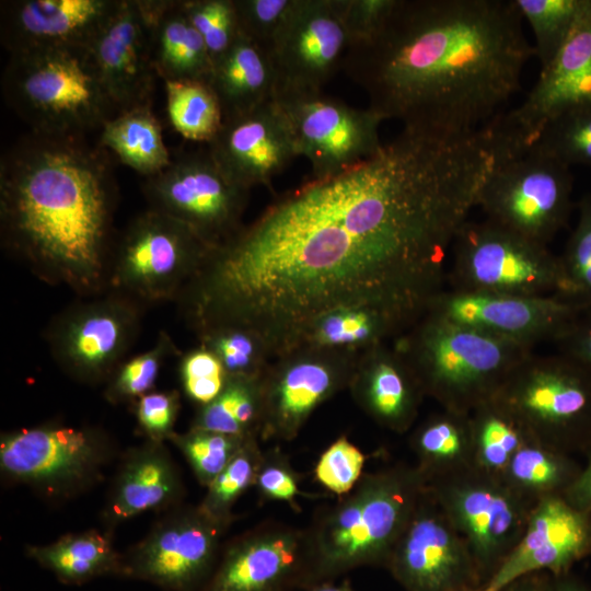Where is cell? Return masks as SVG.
<instances>
[{"instance_id": "obj_48", "label": "cell", "mask_w": 591, "mask_h": 591, "mask_svg": "<svg viewBox=\"0 0 591 591\" xmlns=\"http://www.w3.org/2000/svg\"><path fill=\"white\" fill-rule=\"evenodd\" d=\"M364 453L346 436L337 438L320 455L316 480L338 497L349 494L363 476Z\"/></svg>"}, {"instance_id": "obj_6", "label": "cell", "mask_w": 591, "mask_h": 591, "mask_svg": "<svg viewBox=\"0 0 591 591\" xmlns=\"http://www.w3.org/2000/svg\"><path fill=\"white\" fill-rule=\"evenodd\" d=\"M1 86L8 105L38 135L84 137L117 115L88 46L10 55Z\"/></svg>"}, {"instance_id": "obj_57", "label": "cell", "mask_w": 591, "mask_h": 591, "mask_svg": "<svg viewBox=\"0 0 591 591\" xmlns=\"http://www.w3.org/2000/svg\"><path fill=\"white\" fill-rule=\"evenodd\" d=\"M305 591H355L348 580L335 583L333 580H325L314 583Z\"/></svg>"}, {"instance_id": "obj_32", "label": "cell", "mask_w": 591, "mask_h": 591, "mask_svg": "<svg viewBox=\"0 0 591 591\" xmlns=\"http://www.w3.org/2000/svg\"><path fill=\"white\" fill-rule=\"evenodd\" d=\"M409 447L428 483L474 466L470 414L443 409L412 432Z\"/></svg>"}, {"instance_id": "obj_50", "label": "cell", "mask_w": 591, "mask_h": 591, "mask_svg": "<svg viewBox=\"0 0 591 591\" xmlns=\"http://www.w3.org/2000/svg\"><path fill=\"white\" fill-rule=\"evenodd\" d=\"M294 0H234L239 31L269 54Z\"/></svg>"}, {"instance_id": "obj_40", "label": "cell", "mask_w": 591, "mask_h": 591, "mask_svg": "<svg viewBox=\"0 0 591 591\" xmlns=\"http://www.w3.org/2000/svg\"><path fill=\"white\" fill-rule=\"evenodd\" d=\"M534 35L535 57L541 69L557 55L587 0H513Z\"/></svg>"}, {"instance_id": "obj_33", "label": "cell", "mask_w": 591, "mask_h": 591, "mask_svg": "<svg viewBox=\"0 0 591 591\" xmlns=\"http://www.w3.org/2000/svg\"><path fill=\"white\" fill-rule=\"evenodd\" d=\"M404 329H409L404 321L380 309H339L314 320L302 334L297 348L309 346L360 355Z\"/></svg>"}, {"instance_id": "obj_12", "label": "cell", "mask_w": 591, "mask_h": 591, "mask_svg": "<svg viewBox=\"0 0 591 591\" xmlns=\"http://www.w3.org/2000/svg\"><path fill=\"white\" fill-rule=\"evenodd\" d=\"M142 188L150 209L186 224L212 248L242 229L251 190L230 178L208 148L172 154Z\"/></svg>"}, {"instance_id": "obj_43", "label": "cell", "mask_w": 591, "mask_h": 591, "mask_svg": "<svg viewBox=\"0 0 591 591\" xmlns=\"http://www.w3.org/2000/svg\"><path fill=\"white\" fill-rule=\"evenodd\" d=\"M175 352L172 338L161 332L150 349L124 360L115 369L105 389L106 399L113 404L135 403L153 391L165 359Z\"/></svg>"}, {"instance_id": "obj_18", "label": "cell", "mask_w": 591, "mask_h": 591, "mask_svg": "<svg viewBox=\"0 0 591 591\" xmlns=\"http://www.w3.org/2000/svg\"><path fill=\"white\" fill-rule=\"evenodd\" d=\"M227 529L199 506L176 509L124 556V576L170 591H201L218 564Z\"/></svg>"}, {"instance_id": "obj_52", "label": "cell", "mask_w": 591, "mask_h": 591, "mask_svg": "<svg viewBox=\"0 0 591 591\" xmlns=\"http://www.w3.org/2000/svg\"><path fill=\"white\" fill-rule=\"evenodd\" d=\"M396 3L397 0H344V23L349 44L375 34Z\"/></svg>"}, {"instance_id": "obj_3", "label": "cell", "mask_w": 591, "mask_h": 591, "mask_svg": "<svg viewBox=\"0 0 591 591\" xmlns=\"http://www.w3.org/2000/svg\"><path fill=\"white\" fill-rule=\"evenodd\" d=\"M104 148L31 132L0 161L2 243L47 282L104 292L117 188Z\"/></svg>"}, {"instance_id": "obj_49", "label": "cell", "mask_w": 591, "mask_h": 591, "mask_svg": "<svg viewBox=\"0 0 591 591\" xmlns=\"http://www.w3.org/2000/svg\"><path fill=\"white\" fill-rule=\"evenodd\" d=\"M301 475L292 467L288 456L279 449L263 452L254 487L263 501H280L294 510H300L298 497Z\"/></svg>"}, {"instance_id": "obj_20", "label": "cell", "mask_w": 591, "mask_h": 591, "mask_svg": "<svg viewBox=\"0 0 591 591\" xmlns=\"http://www.w3.org/2000/svg\"><path fill=\"white\" fill-rule=\"evenodd\" d=\"M591 103V0H587L564 45L524 101L487 127L505 149L519 152L541 126L569 108Z\"/></svg>"}, {"instance_id": "obj_19", "label": "cell", "mask_w": 591, "mask_h": 591, "mask_svg": "<svg viewBox=\"0 0 591 591\" xmlns=\"http://www.w3.org/2000/svg\"><path fill=\"white\" fill-rule=\"evenodd\" d=\"M313 583L308 530L265 521L225 546L201 591H292Z\"/></svg>"}, {"instance_id": "obj_10", "label": "cell", "mask_w": 591, "mask_h": 591, "mask_svg": "<svg viewBox=\"0 0 591 591\" xmlns=\"http://www.w3.org/2000/svg\"><path fill=\"white\" fill-rule=\"evenodd\" d=\"M570 169L531 149L508 154L484 184L477 206L486 220L547 245L572 212Z\"/></svg>"}, {"instance_id": "obj_16", "label": "cell", "mask_w": 591, "mask_h": 591, "mask_svg": "<svg viewBox=\"0 0 591 591\" xmlns=\"http://www.w3.org/2000/svg\"><path fill=\"white\" fill-rule=\"evenodd\" d=\"M359 354L302 346L271 360L262 375L260 440L291 441L312 413L348 389Z\"/></svg>"}, {"instance_id": "obj_2", "label": "cell", "mask_w": 591, "mask_h": 591, "mask_svg": "<svg viewBox=\"0 0 591 591\" xmlns=\"http://www.w3.org/2000/svg\"><path fill=\"white\" fill-rule=\"evenodd\" d=\"M522 21L513 0H397L375 34L348 45L340 70L383 119L472 135L505 113L535 57Z\"/></svg>"}, {"instance_id": "obj_44", "label": "cell", "mask_w": 591, "mask_h": 591, "mask_svg": "<svg viewBox=\"0 0 591 591\" xmlns=\"http://www.w3.org/2000/svg\"><path fill=\"white\" fill-rule=\"evenodd\" d=\"M578 220L559 256L565 288L560 297L583 310L591 309V193L577 204Z\"/></svg>"}, {"instance_id": "obj_41", "label": "cell", "mask_w": 591, "mask_h": 591, "mask_svg": "<svg viewBox=\"0 0 591 591\" xmlns=\"http://www.w3.org/2000/svg\"><path fill=\"white\" fill-rule=\"evenodd\" d=\"M260 439L246 441L222 472L206 487L207 493L198 505L215 521L227 528L233 521V507L239 498L254 487L263 457Z\"/></svg>"}, {"instance_id": "obj_1", "label": "cell", "mask_w": 591, "mask_h": 591, "mask_svg": "<svg viewBox=\"0 0 591 591\" xmlns=\"http://www.w3.org/2000/svg\"><path fill=\"white\" fill-rule=\"evenodd\" d=\"M498 162L485 131L403 128L359 163L277 196L211 250L182 312L197 334L254 332L273 359L339 309H380L410 328L443 290L449 251Z\"/></svg>"}, {"instance_id": "obj_35", "label": "cell", "mask_w": 591, "mask_h": 591, "mask_svg": "<svg viewBox=\"0 0 591 591\" xmlns=\"http://www.w3.org/2000/svg\"><path fill=\"white\" fill-rule=\"evenodd\" d=\"M580 470L571 454L528 438L510 460L502 478L513 490L537 502L563 495Z\"/></svg>"}, {"instance_id": "obj_54", "label": "cell", "mask_w": 591, "mask_h": 591, "mask_svg": "<svg viewBox=\"0 0 591 591\" xmlns=\"http://www.w3.org/2000/svg\"><path fill=\"white\" fill-rule=\"evenodd\" d=\"M586 464L563 494L564 498L578 511H580L591 524V443L584 450Z\"/></svg>"}, {"instance_id": "obj_5", "label": "cell", "mask_w": 591, "mask_h": 591, "mask_svg": "<svg viewBox=\"0 0 591 591\" xmlns=\"http://www.w3.org/2000/svg\"><path fill=\"white\" fill-rule=\"evenodd\" d=\"M426 396L471 414L491 399L533 347L425 313L395 346Z\"/></svg>"}, {"instance_id": "obj_36", "label": "cell", "mask_w": 591, "mask_h": 591, "mask_svg": "<svg viewBox=\"0 0 591 591\" xmlns=\"http://www.w3.org/2000/svg\"><path fill=\"white\" fill-rule=\"evenodd\" d=\"M263 410L262 376H230L220 395L198 409L190 427L260 439Z\"/></svg>"}, {"instance_id": "obj_29", "label": "cell", "mask_w": 591, "mask_h": 591, "mask_svg": "<svg viewBox=\"0 0 591 591\" xmlns=\"http://www.w3.org/2000/svg\"><path fill=\"white\" fill-rule=\"evenodd\" d=\"M149 20L151 57L163 81L208 82L212 61L187 18L182 0H143Z\"/></svg>"}, {"instance_id": "obj_4", "label": "cell", "mask_w": 591, "mask_h": 591, "mask_svg": "<svg viewBox=\"0 0 591 591\" xmlns=\"http://www.w3.org/2000/svg\"><path fill=\"white\" fill-rule=\"evenodd\" d=\"M427 486L416 464L396 463L364 473L349 494L321 508L306 528L314 583L361 566L385 567Z\"/></svg>"}, {"instance_id": "obj_27", "label": "cell", "mask_w": 591, "mask_h": 591, "mask_svg": "<svg viewBox=\"0 0 591 591\" xmlns=\"http://www.w3.org/2000/svg\"><path fill=\"white\" fill-rule=\"evenodd\" d=\"M348 390L367 416L396 433L413 427L426 397L404 355L385 343L359 355Z\"/></svg>"}, {"instance_id": "obj_56", "label": "cell", "mask_w": 591, "mask_h": 591, "mask_svg": "<svg viewBox=\"0 0 591 591\" xmlns=\"http://www.w3.org/2000/svg\"><path fill=\"white\" fill-rule=\"evenodd\" d=\"M547 591H590L586 586L577 579L571 578L568 573L552 576L549 575Z\"/></svg>"}, {"instance_id": "obj_15", "label": "cell", "mask_w": 591, "mask_h": 591, "mask_svg": "<svg viewBox=\"0 0 591 591\" xmlns=\"http://www.w3.org/2000/svg\"><path fill=\"white\" fill-rule=\"evenodd\" d=\"M139 303L107 290L67 309L51 323L47 336L57 363L82 382L108 380L136 339Z\"/></svg>"}, {"instance_id": "obj_23", "label": "cell", "mask_w": 591, "mask_h": 591, "mask_svg": "<svg viewBox=\"0 0 591 591\" xmlns=\"http://www.w3.org/2000/svg\"><path fill=\"white\" fill-rule=\"evenodd\" d=\"M88 48L117 114L151 105L158 76L143 0H118Z\"/></svg>"}, {"instance_id": "obj_7", "label": "cell", "mask_w": 591, "mask_h": 591, "mask_svg": "<svg viewBox=\"0 0 591 591\" xmlns=\"http://www.w3.org/2000/svg\"><path fill=\"white\" fill-rule=\"evenodd\" d=\"M491 399L529 439L569 454L591 443V368L569 355L532 352Z\"/></svg>"}, {"instance_id": "obj_17", "label": "cell", "mask_w": 591, "mask_h": 591, "mask_svg": "<svg viewBox=\"0 0 591 591\" xmlns=\"http://www.w3.org/2000/svg\"><path fill=\"white\" fill-rule=\"evenodd\" d=\"M385 567L407 591H465L484 586L466 542L428 486Z\"/></svg>"}, {"instance_id": "obj_14", "label": "cell", "mask_w": 591, "mask_h": 591, "mask_svg": "<svg viewBox=\"0 0 591 591\" xmlns=\"http://www.w3.org/2000/svg\"><path fill=\"white\" fill-rule=\"evenodd\" d=\"M274 102L288 123L298 155L310 162L312 177L340 173L383 144L379 126L384 119L369 107H352L322 90L280 89Z\"/></svg>"}, {"instance_id": "obj_26", "label": "cell", "mask_w": 591, "mask_h": 591, "mask_svg": "<svg viewBox=\"0 0 591 591\" xmlns=\"http://www.w3.org/2000/svg\"><path fill=\"white\" fill-rule=\"evenodd\" d=\"M118 0H9L0 39L10 55L88 46Z\"/></svg>"}, {"instance_id": "obj_58", "label": "cell", "mask_w": 591, "mask_h": 591, "mask_svg": "<svg viewBox=\"0 0 591 591\" xmlns=\"http://www.w3.org/2000/svg\"><path fill=\"white\" fill-rule=\"evenodd\" d=\"M465 591H488V590H486L484 587H478V588H474V589H470Z\"/></svg>"}, {"instance_id": "obj_31", "label": "cell", "mask_w": 591, "mask_h": 591, "mask_svg": "<svg viewBox=\"0 0 591 591\" xmlns=\"http://www.w3.org/2000/svg\"><path fill=\"white\" fill-rule=\"evenodd\" d=\"M26 552L67 584L125 575L124 556L114 548L109 534L97 530L66 534L47 545L28 546Z\"/></svg>"}, {"instance_id": "obj_11", "label": "cell", "mask_w": 591, "mask_h": 591, "mask_svg": "<svg viewBox=\"0 0 591 591\" xmlns=\"http://www.w3.org/2000/svg\"><path fill=\"white\" fill-rule=\"evenodd\" d=\"M428 488L466 542L485 586L520 542L536 502L474 466Z\"/></svg>"}, {"instance_id": "obj_28", "label": "cell", "mask_w": 591, "mask_h": 591, "mask_svg": "<svg viewBox=\"0 0 591 591\" xmlns=\"http://www.w3.org/2000/svg\"><path fill=\"white\" fill-rule=\"evenodd\" d=\"M163 443L147 440L125 455L103 511L108 528L181 499V473Z\"/></svg>"}, {"instance_id": "obj_9", "label": "cell", "mask_w": 591, "mask_h": 591, "mask_svg": "<svg viewBox=\"0 0 591 591\" xmlns=\"http://www.w3.org/2000/svg\"><path fill=\"white\" fill-rule=\"evenodd\" d=\"M452 289L517 297L561 296L560 257L488 220L466 221L452 246Z\"/></svg>"}, {"instance_id": "obj_37", "label": "cell", "mask_w": 591, "mask_h": 591, "mask_svg": "<svg viewBox=\"0 0 591 591\" xmlns=\"http://www.w3.org/2000/svg\"><path fill=\"white\" fill-rule=\"evenodd\" d=\"M166 114L172 127L185 139L210 143L221 129L220 102L206 81H163Z\"/></svg>"}, {"instance_id": "obj_51", "label": "cell", "mask_w": 591, "mask_h": 591, "mask_svg": "<svg viewBox=\"0 0 591 591\" xmlns=\"http://www.w3.org/2000/svg\"><path fill=\"white\" fill-rule=\"evenodd\" d=\"M179 409L181 397L176 390L151 391L135 402L138 428L147 440L164 442L175 432Z\"/></svg>"}, {"instance_id": "obj_22", "label": "cell", "mask_w": 591, "mask_h": 591, "mask_svg": "<svg viewBox=\"0 0 591 591\" xmlns=\"http://www.w3.org/2000/svg\"><path fill=\"white\" fill-rule=\"evenodd\" d=\"M582 308L560 296L517 297L487 292L442 290L426 313L533 347L552 340Z\"/></svg>"}, {"instance_id": "obj_25", "label": "cell", "mask_w": 591, "mask_h": 591, "mask_svg": "<svg viewBox=\"0 0 591 591\" xmlns=\"http://www.w3.org/2000/svg\"><path fill=\"white\" fill-rule=\"evenodd\" d=\"M207 146L224 173L248 189L270 186L273 178L299 157L288 123L274 99L223 119L220 131Z\"/></svg>"}, {"instance_id": "obj_53", "label": "cell", "mask_w": 591, "mask_h": 591, "mask_svg": "<svg viewBox=\"0 0 591 591\" xmlns=\"http://www.w3.org/2000/svg\"><path fill=\"white\" fill-rule=\"evenodd\" d=\"M554 343L560 352L591 368V309L580 313Z\"/></svg>"}, {"instance_id": "obj_34", "label": "cell", "mask_w": 591, "mask_h": 591, "mask_svg": "<svg viewBox=\"0 0 591 591\" xmlns=\"http://www.w3.org/2000/svg\"><path fill=\"white\" fill-rule=\"evenodd\" d=\"M100 144L146 178L162 172L172 159L151 105L135 107L108 119L101 128Z\"/></svg>"}, {"instance_id": "obj_38", "label": "cell", "mask_w": 591, "mask_h": 591, "mask_svg": "<svg viewBox=\"0 0 591 591\" xmlns=\"http://www.w3.org/2000/svg\"><path fill=\"white\" fill-rule=\"evenodd\" d=\"M470 416L474 467L502 477L510 460L528 437L493 399L476 407Z\"/></svg>"}, {"instance_id": "obj_24", "label": "cell", "mask_w": 591, "mask_h": 591, "mask_svg": "<svg viewBox=\"0 0 591 591\" xmlns=\"http://www.w3.org/2000/svg\"><path fill=\"white\" fill-rule=\"evenodd\" d=\"M591 554V524L563 495L538 500L525 531L511 554L483 586L502 591L518 579L546 572L568 573L569 568Z\"/></svg>"}, {"instance_id": "obj_46", "label": "cell", "mask_w": 591, "mask_h": 591, "mask_svg": "<svg viewBox=\"0 0 591 591\" xmlns=\"http://www.w3.org/2000/svg\"><path fill=\"white\" fill-rule=\"evenodd\" d=\"M182 3L213 62L240 33L234 0H182Z\"/></svg>"}, {"instance_id": "obj_42", "label": "cell", "mask_w": 591, "mask_h": 591, "mask_svg": "<svg viewBox=\"0 0 591 591\" xmlns=\"http://www.w3.org/2000/svg\"><path fill=\"white\" fill-rule=\"evenodd\" d=\"M199 346L213 352L230 376L260 378L273 358L266 343L252 331L219 326L198 333Z\"/></svg>"}, {"instance_id": "obj_8", "label": "cell", "mask_w": 591, "mask_h": 591, "mask_svg": "<svg viewBox=\"0 0 591 591\" xmlns=\"http://www.w3.org/2000/svg\"><path fill=\"white\" fill-rule=\"evenodd\" d=\"M211 250L186 224L149 208L112 251L107 288L140 303L177 301Z\"/></svg>"}, {"instance_id": "obj_45", "label": "cell", "mask_w": 591, "mask_h": 591, "mask_svg": "<svg viewBox=\"0 0 591 591\" xmlns=\"http://www.w3.org/2000/svg\"><path fill=\"white\" fill-rule=\"evenodd\" d=\"M250 439L190 427L174 432L169 441L183 453L198 483L207 487Z\"/></svg>"}, {"instance_id": "obj_39", "label": "cell", "mask_w": 591, "mask_h": 591, "mask_svg": "<svg viewBox=\"0 0 591 591\" xmlns=\"http://www.w3.org/2000/svg\"><path fill=\"white\" fill-rule=\"evenodd\" d=\"M525 149L569 167H591V103L564 111L545 121L520 151Z\"/></svg>"}, {"instance_id": "obj_30", "label": "cell", "mask_w": 591, "mask_h": 591, "mask_svg": "<svg viewBox=\"0 0 591 591\" xmlns=\"http://www.w3.org/2000/svg\"><path fill=\"white\" fill-rule=\"evenodd\" d=\"M208 83L225 119L273 100L278 80L270 55L239 33L230 48L212 62Z\"/></svg>"}, {"instance_id": "obj_13", "label": "cell", "mask_w": 591, "mask_h": 591, "mask_svg": "<svg viewBox=\"0 0 591 591\" xmlns=\"http://www.w3.org/2000/svg\"><path fill=\"white\" fill-rule=\"evenodd\" d=\"M111 455L107 438L88 428L42 425L0 439L2 475L50 497H68L93 485Z\"/></svg>"}, {"instance_id": "obj_55", "label": "cell", "mask_w": 591, "mask_h": 591, "mask_svg": "<svg viewBox=\"0 0 591 591\" xmlns=\"http://www.w3.org/2000/svg\"><path fill=\"white\" fill-rule=\"evenodd\" d=\"M549 573L536 572L522 577L502 591H547Z\"/></svg>"}, {"instance_id": "obj_47", "label": "cell", "mask_w": 591, "mask_h": 591, "mask_svg": "<svg viewBox=\"0 0 591 591\" xmlns=\"http://www.w3.org/2000/svg\"><path fill=\"white\" fill-rule=\"evenodd\" d=\"M229 379L219 358L205 347L192 349L181 358L179 380L183 392L198 408L215 401Z\"/></svg>"}, {"instance_id": "obj_21", "label": "cell", "mask_w": 591, "mask_h": 591, "mask_svg": "<svg viewBox=\"0 0 591 591\" xmlns=\"http://www.w3.org/2000/svg\"><path fill=\"white\" fill-rule=\"evenodd\" d=\"M348 44L344 0H294L269 48L277 90H322Z\"/></svg>"}]
</instances>
